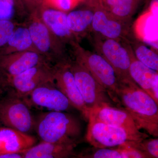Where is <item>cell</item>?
<instances>
[{
	"mask_svg": "<svg viewBox=\"0 0 158 158\" xmlns=\"http://www.w3.org/2000/svg\"><path fill=\"white\" fill-rule=\"evenodd\" d=\"M117 107L131 116L138 130H144L154 138L158 137V104L132 80L118 81Z\"/></svg>",
	"mask_w": 158,
	"mask_h": 158,
	"instance_id": "6da1fadb",
	"label": "cell"
},
{
	"mask_svg": "<svg viewBox=\"0 0 158 158\" xmlns=\"http://www.w3.org/2000/svg\"><path fill=\"white\" fill-rule=\"evenodd\" d=\"M34 129L42 141L53 143L78 142L82 126L78 119L70 113L51 111L35 119Z\"/></svg>",
	"mask_w": 158,
	"mask_h": 158,
	"instance_id": "7a4b0ae2",
	"label": "cell"
},
{
	"mask_svg": "<svg viewBox=\"0 0 158 158\" xmlns=\"http://www.w3.org/2000/svg\"><path fill=\"white\" fill-rule=\"evenodd\" d=\"M70 47L74 60L89 72L106 89L113 102L118 106V81L113 67L100 54L86 50L80 45L79 42L75 43Z\"/></svg>",
	"mask_w": 158,
	"mask_h": 158,
	"instance_id": "3957f363",
	"label": "cell"
},
{
	"mask_svg": "<svg viewBox=\"0 0 158 158\" xmlns=\"http://www.w3.org/2000/svg\"><path fill=\"white\" fill-rule=\"evenodd\" d=\"M27 27L35 48L52 64L68 60L66 46L58 39L43 22L40 15L29 16L24 22Z\"/></svg>",
	"mask_w": 158,
	"mask_h": 158,
	"instance_id": "277c9868",
	"label": "cell"
},
{
	"mask_svg": "<svg viewBox=\"0 0 158 158\" xmlns=\"http://www.w3.org/2000/svg\"><path fill=\"white\" fill-rule=\"evenodd\" d=\"M93 41L97 53L113 67L118 81L132 80L129 69L134 54L127 40L107 39L95 35Z\"/></svg>",
	"mask_w": 158,
	"mask_h": 158,
	"instance_id": "5b68a950",
	"label": "cell"
},
{
	"mask_svg": "<svg viewBox=\"0 0 158 158\" xmlns=\"http://www.w3.org/2000/svg\"><path fill=\"white\" fill-rule=\"evenodd\" d=\"M0 123L26 134L34 129L35 119L30 109L13 89L0 99Z\"/></svg>",
	"mask_w": 158,
	"mask_h": 158,
	"instance_id": "8992f818",
	"label": "cell"
},
{
	"mask_svg": "<svg viewBox=\"0 0 158 158\" xmlns=\"http://www.w3.org/2000/svg\"><path fill=\"white\" fill-rule=\"evenodd\" d=\"M70 68L85 105L90 111L105 105H113L106 90L89 72L75 60L70 59Z\"/></svg>",
	"mask_w": 158,
	"mask_h": 158,
	"instance_id": "52a82bcc",
	"label": "cell"
},
{
	"mask_svg": "<svg viewBox=\"0 0 158 158\" xmlns=\"http://www.w3.org/2000/svg\"><path fill=\"white\" fill-rule=\"evenodd\" d=\"M86 140L91 146L113 148L134 141L123 130L89 117Z\"/></svg>",
	"mask_w": 158,
	"mask_h": 158,
	"instance_id": "ba28073f",
	"label": "cell"
},
{
	"mask_svg": "<svg viewBox=\"0 0 158 158\" xmlns=\"http://www.w3.org/2000/svg\"><path fill=\"white\" fill-rule=\"evenodd\" d=\"M10 88L21 98H27L39 86L55 82L53 65L46 62L9 77Z\"/></svg>",
	"mask_w": 158,
	"mask_h": 158,
	"instance_id": "9c48e42d",
	"label": "cell"
},
{
	"mask_svg": "<svg viewBox=\"0 0 158 158\" xmlns=\"http://www.w3.org/2000/svg\"><path fill=\"white\" fill-rule=\"evenodd\" d=\"M93 118L124 131L134 141L139 142L148 138V135L138 130L135 121L127 112L113 105H105L90 111L88 118Z\"/></svg>",
	"mask_w": 158,
	"mask_h": 158,
	"instance_id": "30bf717a",
	"label": "cell"
},
{
	"mask_svg": "<svg viewBox=\"0 0 158 158\" xmlns=\"http://www.w3.org/2000/svg\"><path fill=\"white\" fill-rule=\"evenodd\" d=\"M70 59L54 64V80L56 86L68 99L73 107L80 111L88 121L89 111L77 87L71 70Z\"/></svg>",
	"mask_w": 158,
	"mask_h": 158,
	"instance_id": "8fae6325",
	"label": "cell"
},
{
	"mask_svg": "<svg viewBox=\"0 0 158 158\" xmlns=\"http://www.w3.org/2000/svg\"><path fill=\"white\" fill-rule=\"evenodd\" d=\"M94 15L91 31L95 35L107 39L126 41L129 39L130 22L114 17L97 5L93 7Z\"/></svg>",
	"mask_w": 158,
	"mask_h": 158,
	"instance_id": "7c38bea8",
	"label": "cell"
},
{
	"mask_svg": "<svg viewBox=\"0 0 158 158\" xmlns=\"http://www.w3.org/2000/svg\"><path fill=\"white\" fill-rule=\"evenodd\" d=\"M27 98L34 106L51 111L65 112L73 107L68 99L57 88L55 82L39 86Z\"/></svg>",
	"mask_w": 158,
	"mask_h": 158,
	"instance_id": "4fadbf2b",
	"label": "cell"
},
{
	"mask_svg": "<svg viewBox=\"0 0 158 158\" xmlns=\"http://www.w3.org/2000/svg\"><path fill=\"white\" fill-rule=\"evenodd\" d=\"M46 62H48L43 56L37 52L33 51L0 56V68L8 77L15 76Z\"/></svg>",
	"mask_w": 158,
	"mask_h": 158,
	"instance_id": "5bb4252c",
	"label": "cell"
},
{
	"mask_svg": "<svg viewBox=\"0 0 158 158\" xmlns=\"http://www.w3.org/2000/svg\"><path fill=\"white\" fill-rule=\"evenodd\" d=\"M43 22L50 31L65 45L72 46L79 40L70 31L67 22V13L43 8L40 14Z\"/></svg>",
	"mask_w": 158,
	"mask_h": 158,
	"instance_id": "9a60e30c",
	"label": "cell"
},
{
	"mask_svg": "<svg viewBox=\"0 0 158 158\" xmlns=\"http://www.w3.org/2000/svg\"><path fill=\"white\" fill-rule=\"evenodd\" d=\"M36 142V138L29 134L6 127H0V155L23 153Z\"/></svg>",
	"mask_w": 158,
	"mask_h": 158,
	"instance_id": "2e32d148",
	"label": "cell"
},
{
	"mask_svg": "<svg viewBox=\"0 0 158 158\" xmlns=\"http://www.w3.org/2000/svg\"><path fill=\"white\" fill-rule=\"evenodd\" d=\"M78 142L53 143L42 141L21 154L23 158H69L75 155Z\"/></svg>",
	"mask_w": 158,
	"mask_h": 158,
	"instance_id": "e0dca14e",
	"label": "cell"
},
{
	"mask_svg": "<svg viewBox=\"0 0 158 158\" xmlns=\"http://www.w3.org/2000/svg\"><path fill=\"white\" fill-rule=\"evenodd\" d=\"M25 51L37 52L28 28L22 23L16 27L6 45L0 49V56Z\"/></svg>",
	"mask_w": 158,
	"mask_h": 158,
	"instance_id": "ac0fdd59",
	"label": "cell"
},
{
	"mask_svg": "<svg viewBox=\"0 0 158 158\" xmlns=\"http://www.w3.org/2000/svg\"><path fill=\"white\" fill-rule=\"evenodd\" d=\"M94 9L88 6L85 9L72 10L67 13V22L70 31L79 41L81 37L91 31Z\"/></svg>",
	"mask_w": 158,
	"mask_h": 158,
	"instance_id": "d6986e66",
	"label": "cell"
},
{
	"mask_svg": "<svg viewBox=\"0 0 158 158\" xmlns=\"http://www.w3.org/2000/svg\"><path fill=\"white\" fill-rule=\"evenodd\" d=\"M129 74L133 81L152 98V87L154 80L158 75V72L142 64L133 55Z\"/></svg>",
	"mask_w": 158,
	"mask_h": 158,
	"instance_id": "ffe728a7",
	"label": "cell"
},
{
	"mask_svg": "<svg viewBox=\"0 0 158 158\" xmlns=\"http://www.w3.org/2000/svg\"><path fill=\"white\" fill-rule=\"evenodd\" d=\"M139 2L140 0H99L97 5L114 17L130 22Z\"/></svg>",
	"mask_w": 158,
	"mask_h": 158,
	"instance_id": "44dd1931",
	"label": "cell"
},
{
	"mask_svg": "<svg viewBox=\"0 0 158 158\" xmlns=\"http://www.w3.org/2000/svg\"><path fill=\"white\" fill-rule=\"evenodd\" d=\"M127 41L136 59L147 67L158 72L157 53L141 41L129 40Z\"/></svg>",
	"mask_w": 158,
	"mask_h": 158,
	"instance_id": "7402d4cb",
	"label": "cell"
},
{
	"mask_svg": "<svg viewBox=\"0 0 158 158\" xmlns=\"http://www.w3.org/2000/svg\"><path fill=\"white\" fill-rule=\"evenodd\" d=\"M78 158H123L122 155L118 148H88L77 154Z\"/></svg>",
	"mask_w": 158,
	"mask_h": 158,
	"instance_id": "603a6c76",
	"label": "cell"
},
{
	"mask_svg": "<svg viewBox=\"0 0 158 158\" xmlns=\"http://www.w3.org/2000/svg\"><path fill=\"white\" fill-rule=\"evenodd\" d=\"M137 149L144 158H158V138H146L127 144Z\"/></svg>",
	"mask_w": 158,
	"mask_h": 158,
	"instance_id": "cb8c5ba5",
	"label": "cell"
},
{
	"mask_svg": "<svg viewBox=\"0 0 158 158\" xmlns=\"http://www.w3.org/2000/svg\"><path fill=\"white\" fill-rule=\"evenodd\" d=\"M85 2V0H43V8L55 9L67 13Z\"/></svg>",
	"mask_w": 158,
	"mask_h": 158,
	"instance_id": "d4e9b609",
	"label": "cell"
},
{
	"mask_svg": "<svg viewBox=\"0 0 158 158\" xmlns=\"http://www.w3.org/2000/svg\"><path fill=\"white\" fill-rule=\"evenodd\" d=\"M16 6L21 16L27 17L34 15H40L43 9V0H15Z\"/></svg>",
	"mask_w": 158,
	"mask_h": 158,
	"instance_id": "484cf974",
	"label": "cell"
},
{
	"mask_svg": "<svg viewBox=\"0 0 158 158\" xmlns=\"http://www.w3.org/2000/svg\"><path fill=\"white\" fill-rule=\"evenodd\" d=\"M17 13L20 15L15 0H0V19L17 22L15 19Z\"/></svg>",
	"mask_w": 158,
	"mask_h": 158,
	"instance_id": "4316f807",
	"label": "cell"
},
{
	"mask_svg": "<svg viewBox=\"0 0 158 158\" xmlns=\"http://www.w3.org/2000/svg\"><path fill=\"white\" fill-rule=\"evenodd\" d=\"M20 23L15 21L0 19V49L6 45L15 29Z\"/></svg>",
	"mask_w": 158,
	"mask_h": 158,
	"instance_id": "83f0119b",
	"label": "cell"
},
{
	"mask_svg": "<svg viewBox=\"0 0 158 158\" xmlns=\"http://www.w3.org/2000/svg\"><path fill=\"white\" fill-rule=\"evenodd\" d=\"M122 155L123 158H144L137 149L126 144L117 147Z\"/></svg>",
	"mask_w": 158,
	"mask_h": 158,
	"instance_id": "f1b7e54d",
	"label": "cell"
},
{
	"mask_svg": "<svg viewBox=\"0 0 158 158\" xmlns=\"http://www.w3.org/2000/svg\"><path fill=\"white\" fill-rule=\"evenodd\" d=\"M10 88L9 77L0 68V94Z\"/></svg>",
	"mask_w": 158,
	"mask_h": 158,
	"instance_id": "f546056e",
	"label": "cell"
},
{
	"mask_svg": "<svg viewBox=\"0 0 158 158\" xmlns=\"http://www.w3.org/2000/svg\"><path fill=\"white\" fill-rule=\"evenodd\" d=\"M0 158H23L21 154L12 153L0 155Z\"/></svg>",
	"mask_w": 158,
	"mask_h": 158,
	"instance_id": "4dcf8cb0",
	"label": "cell"
},
{
	"mask_svg": "<svg viewBox=\"0 0 158 158\" xmlns=\"http://www.w3.org/2000/svg\"><path fill=\"white\" fill-rule=\"evenodd\" d=\"M99 0H85V2L86 3L87 6L90 7H94L98 3Z\"/></svg>",
	"mask_w": 158,
	"mask_h": 158,
	"instance_id": "1f68e13d",
	"label": "cell"
},
{
	"mask_svg": "<svg viewBox=\"0 0 158 158\" xmlns=\"http://www.w3.org/2000/svg\"><path fill=\"white\" fill-rule=\"evenodd\" d=\"M69 158H78L77 157V154L75 155L72 156L70 157Z\"/></svg>",
	"mask_w": 158,
	"mask_h": 158,
	"instance_id": "d6a6232c",
	"label": "cell"
}]
</instances>
